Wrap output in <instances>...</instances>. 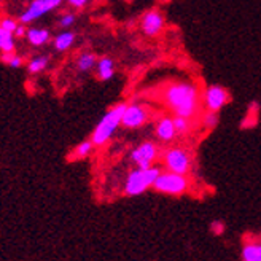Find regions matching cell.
I'll list each match as a JSON object with an SVG mask.
<instances>
[{
  "label": "cell",
  "mask_w": 261,
  "mask_h": 261,
  "mask_svg": "<svg viewBox=\"0 0 261 261\" xmlns=\"http://www.w3.org/2000/svg\"><path fill=\"white\" fill-rule=\"evenodd\" d=\"M218 121H220V116H218V113H215V112H204L202 113V116H201V124H202V127H205L207 130H212V129H215L217 126H218Z\"/></svg>",
  "instance_id": "cell-22"
},
{
  "label": "cell",
  "mask_w": 261,
  "mask_h": 261,
  "mask_svg": "<svg viewBox=\"0 0 261 261\" xmlns=\"http://www.w3.org/2000/svg\"><path fill=\"white\" fill-rule=\"evenodd\" d=\"M256 261H261V249H259V253H258V258H256Z\"/></svg>",
  "instance_id": "cell-28"
},
{
  "label": "cell",
  "mask_w": 261,
  "mask_h": 261,
  "mask_svg": "<svg viewBox=\"0 0 261 261\" xmlns=\"http://www.w3.org/2000/svg\"><path fill=\"white\" fill-rule=\"evenodd\" d=\"M0 61H2L5 65H8L10 69H21L24 65L22 56L16 55V51L15 53H2L0 55Z\"/></svg>",
  "instance_id": "cell-21"
},
{
  "label": "cell",
  "mask_w": 261,
  "mask_h": 261,
  "mask_svg": "<svg viewBox=\"0 0 261 261\" xmlns=\"http://www.w3.org/2000/svg\"><path fill=\"white\" fill-rule=\"evenodd\" d=\"M97 64V56L91 51H82L75 59V70L80 73H88L93 69H96Z\"/></svg>",
  "instance_id": "cell-15"
},
{
  "label": "cell",
  "mask_w": 261,
  "mask_h": 261,
  "mask_svg": "<svg viewBox=\"0 0 261 261\" xmlns=\"http://www.w3.org/2000/svg\"><path fill=\"white\" fill-rule=\"evenodd\" d=\"M259 244H261V239H259Z\"/></svg>",
  "instance_id": "cell-30"
},
{
  "label": "cell",
  "mask_w": 261,
  "mask_h": 261,
  "mask_svg": "<svg viewBox=\"0 0 261 261\" xmlns=\"http://www.w3.org/2000/svg\"><path fill=\"white\" fill-rule=\"evenodd\" d=\"M0 4H2V0H0Z\"/></svg>",
  "instance_id": "cell-29"
},
{
  "label": "cell",
  "mask_w": 261,
  "mask_h": 261,
  "mask_svg": "<svg viewBox=\"0 0 261 261\" xmlns=\"http://www.w3.org/2000/svg\"><path fill=\"white\" fill-rule=\"evenodd\" d=\"M225 229H226L225 223H223V221H220V220L214 221V223L211 225V231L215 234V236H221V234L225 232Z\"/></svg>",
  "instance_id": "cell-25"
},
{
  "label": "cell",
  "mask_w": 261,
  "mask_h": 261,
  "mask_svg": "<svg viewBox=\"0 0 261 261\" xmlns=\"http://www.w3.org/2000/svg\"><path fill=\"white\" fill-rule=\"evenodd\" d=\"M25 32H28V25L19 24L13 35H15V38H25Z\"/></svg>",
  "instance_id": "cell-27"
},
{
  "label": "cell",
  "mask_w": 261,
  "mask_h": 261,
  "mask_svg": "<svg viewBox=\"0 0 261 261\" xmlns=\"http://www.w3.org/2000/svg\"><path fill=\"white\" fill-rule=\"evenodd\" d=\"M75 22H76V15H75V13H72V11L62 13V15L59 16V19H58V25H59L62 31L70 29Z\"/></svg>",
  "instance_id": "cell-23"
},
{
  "label": "cell",
  "mask_w": 261,
  "mask_h": 261,
  "mask_svg": "<svg viewBox=\"0 0 261 261\" xmlns=\"http://www.w3.org/2000/svg\"><path fill=\"white\" fill-rule=\"evenodd\" d=\"M49 62H51V58L48 55H38V56H34L29 62H28V72L31 75H38L45 72L48 67H49Z\"/></svg>",
  "instance_id": "cell-17"
},
{
  "label": "cell",
  "mask_w": 261,
  "mask_h": 261,
  "mask_svg": "<svg viewBox=\"0 0 261 261\" xmlns=\"http://www.w3.org/2000/svg\"><path fill=\"white\" fill-rule=\"evenodd\" d=\"M154 136L161 143H171L177 139L175 126H174V116L163 115L154 123Z\"/></svg>",
  "instance_id": "cell-11"
},
{
  "label": "cell",
  "mask_w": 261,
  "mask_h": 261,
  "mask_svg": "<svg viewBox=\"0 0 261 261\" xmlns=\"http://www.w3.org/2000/svg\"><path fill=\"white\" fill-rule=\"evenodd\" d=\"M116 73V64L110 56L97 58L96 64V76L99 82H110Z\"/></svg>",
  "instance_id": "cell-12"
},
{
  "label": "cell",
  "mask_w": 261,
  "mask_h": 261,
  "mask_svg": "<svg viewBox=\"0 0 261 261\" xmlns=\"http://www.w3.org/2000/svg\"><path fill=\"white\" fill-rule=\"evenodd\" d=\"M126 106H127V102L115 103V106L110 107L106 112V115L99 120V123L96 124L93 130V134L89 137V140L94 143V147H103L112 140L116 129L121 126V118H123Z\"/></svg>",
  "instance_id": "cell-2"
},
{
  "label": "cell",
  "mask_w": 261,
  "mask_h": 261,
  "mask_svg": "<svg viewBox=\"0 0 261 261\" xmlns=\"http://www.w3.org/2000/svg\"><path fill=\"white\" fill-rule=\"evenodd\" d=\"M161 167L160 166H150L147 169H133L123 185V194L127 198H134V196H140L147 190H150L154 184V180L158 178L161 174Z\"/></svg>",
  "instance_id": "cell-3"
},
{
  "label": "cell",
  "mask_w": 261,
  "mask_h": 261,
  "mask_svg": "<svg viewBox=\"0 0 261 261\" xmlns=\"http://www.w3.org/2000/svg\"><path fill=\"white\" fill-rule=\"evenodd\" d=\"M160 147L158 143L153 140H145L139 143V145L129 153V160L136 164L139 169H147L150 166H154L156 160L160 158Z\"/></svg>",
  "instance_id": "cell-7"
},
{
  "label": "cell",
  "mask_w": 261,
  "mask_h": 261,
  "mask_svg": "<svg viewBox=\"0 0 261 261\" xmlns=\"http://www.w3.org/2000/svg\"><path fill=\"white\" fill-rule=\"evenodd\" d=\"M25 40L32 46L40 48V46H45L51 40V34L48 29H43V28H29L28 32H25Z\"/></svg>",
  "instance_id": "cell-13"
},
{
  "label": "cell",
  "mask_w": 261,
  "mask_h": 261,
  "mask_svg": "<svg viewBox=\"0 0 261 261\" xmlns=\"http://www.w3.org/2000/svg\"><path fill=\"white\" fill-rule=\"evenodd\" d=\"M65 2H67L75 10H83L85 7H88L89 0H65Z\"/></svg>",
  "instance_id": "cell-26"
},
{
  "label": "cell",
  "mask_w": 261,
  "mask_h": 261,
  "mask_svg": "<svg viewBox=\"0 0 261 261\" xmlns=\"http://www.w3.org/2000/svg\"><path fill=\"white\" fill-rule=\"evenodd\" d=\"M231 100L229 91L221 85H208L202 93V106L207 112L220 113Z\"/></svg>",
  "instance_id": "cell-8"
},
{
  "label": "cell",
  "mask_w": 261,
  "mask_h": 261,
  "mask_svg": "<svg viewBox=\"0 0 261 261\" xmlns=\"http://www.w3.org/2000/svg\"><path fill=\"white\" fill-rule=\"evenodd\" d=\"M174 126H175V133L177 137H185L191 134V130L194 129V120L190 118H181V116H174Z\"/></svg>",
  "instance_id": "cell-19"
},
{
  "label": "cell",
  "mask_w": 261,
  "mask_h": 261,
  "mask_svg": "<svg viewBox=\"0 0 261 261\" xmlns=\"http://www.w3.org/2000/svg\"><path fill=\"white\" fill-rule=\"evenodd\" d=\"M148 120H150V109L140 102H130L124 109L121 126L124 129H140L142 126H145L148 123Z\"/></svg>",
  "instance_id": "cell-9"
},
{
  "label": "cell",
  "mask_w": 261,
  "mask_h": 261,
  "mask_svg": "<svg viewBox=\"0 0 261 261\" xmlns=\"http://www.w3.org/2000/svg\"><path fill=\"white\" fill-rule=\"evenodd\" d=\"M139 28L142 31V34L145 37H158L164 28H166V16L164 13L158 8H151L148 11H145L140 18Z\"/></svg>",
  "instance_id": "cell-10"
},
{
  "label": "cell",
  "mask_w": 261,
  "mask_h": 261,
  "mask_svg": "<svg viewBox=\"0 0 261 261\" xmlns=\"http://www.w3.org/2000/svg\"><path fill=\"white\" fill-rule=\"evenodd\" d=\"M94 143L91 142L89 139H86V140H83V142H80L78 145L70 151V154H69V161H83V160H86V158H89L91 154H93V151H94Z\"/></svg>",
  "instance_id": "cell-16"
},
{
  "label": "cell",
  "mask_w": 261,
  "mask_h": 261,
  "mask_svg": "<svg viewBox=\"0 0 261 261\" xmlns=\"http://www.w3.org/2000/svg\"><path fill=\"white\" fill-rule=\"evenodd\" d=\"M64 4V0H32V2L28 5L21 15H19V24L29 25L32 22H35L37 19L43 18L45 15H48L49 11L58 10L61 5Z\"/></svg>",
  "instance_id": "cell-6"
},
{
  "label": "cell",
  "mask_w": 261,
  "mask_h": 261,
  "mask_svg": "<svg viewBox=\"0 0 261 261\" xmlns=\"http://www.w3.org/2000/svg\"><path fill=\"white\" fill-rule=\"evenodd\" d=\"M18 25H19V21L15 19V18H10V16L0 18V29H4V31H7V32L15 34V31H16Z\"/></svg>",
  "instance_id": "cell-24"
},
{
  "label": "cell",
  "mask_w": 261,
  "mask_h": 261,
  "mask_svg": "<svg viewBox=\"0 0 261 261\" xmlns=\"http://www.w3.org/2000/svg\"><path fill=\"white\" fill-rule=\"evenodd\" d=\"M191 187V180L188 178V175H180V174H174L169 171H163L158 178L154 180L153 184V190L156 193L161 194H167V196H184L185 193H188Z\"/></svg>",
  "instance_id": "cell-4"
},
{
  "label": "cell",
  "mask_w": 261,
  "mask_h": 261,
  "mask_svg": "<svg viewBox=\"0 0 261 261\" xmlns=\"http://www.w3.org/2000/svg\"><path fill=\"white\" fill-rule=\"evenodd\" d=\"M259 249H261V244L258 241H247L242 245V252H241L242 261H256Z\"/></svg>",
  "instance_id": "cell-18"
},
{
  "label": "cell",
  "mask_w": 261,
  "mask_h": 261,
  "mask_svg": "<svg viewBox=\"0 0 261 261\" xmlns=\"http://www.w3.org/2000/svg\"><path fill=\"white\" fill-rule=\"evenodd\" d=\"M75 40H76V34L73 31H70V29L62 31L55 37L53 48L58 51V53H65V51H69L75 45Z\"/></svg>",
  "instance_id": "cell-14"
},
{
  "label": "cell",
  "mask_w": 261,
  "mask_h": 261,
  "mask_svg": "<svg viewBox=\"0 0 261 261\" xmlns=\"http://www.w3.org/2000/svg\"><path fill=\"white\" fill-rule=\"evenodd\" d=\"M15 49H16L15 35L0 29V53H15Z\"/></svg>",
  "instance_id": "cell-20"
},
{
  "label": "cell",
  "mask_w": 261,
  "mask_h": 261,
  "mask_svg": "<svg viewBox=\"0 0 261 261\" xmlns=\"http://www.w3.org/2000/svg\"><path fill=\"white\" fill-rule=\"evenodd\" d=\"M161 102L172 116L194 120L201 112L202 94L193 82H172L163 88Z\"/></svg>",
  "instance_id": "cell-1"
},
{
  "label": "cell",
  "mask_w": 261,
  "mask_h": 261,
  "mask_svg": "<svg viewBox=\"0 0 261 261\" xmlns=\"http://www.w3.org/2000/svg\"><path fill=\"white\" fill-rule=\"evenodd\" d=\"M161 161L166 171L180 174V175H188L193 167L191 153L181 147L166 148L161 154Z\"/></svg>",
  "instance_id": "cell-5"
}]
</instances>
